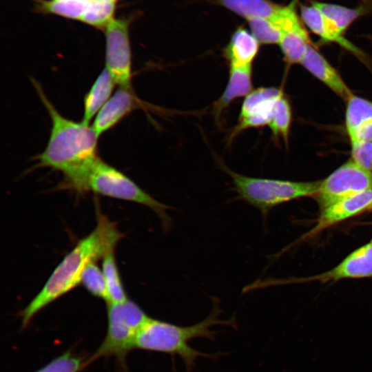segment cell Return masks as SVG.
<instances>
[{
    "mask_svg": "<svg viewBox=\"0 0 372 372\" xmlns=\"http://www.w3.org/2000/svg\"><path fill=\"white\" fill-rule=\"evenodd\" d=\"M122 237L116 224L99 213L93 231L64 257L41 290L21 311V327H26L39 311L79 285L86 266L114 250Z\"/></svg>",
    "mask_w": 372,
    "mask_h": 372,
    "instance_id": "1",
    "label": "cell"
},
{
    "mask_svg": "<svg viewBox=\"0 0 372 372\" xmlns=\"http://www.w3.org/2000/svg\"><path fill=\"white\" fill-rule=\"evenodd\" d=\"M33 85L52 120L46 147L35 159L38 167H50L68 178L98 157L99 136L92 126L69 120L59 114L35 80Z\"/></svg>",
    "mask_w": 372,
    "mask_h": 372,
    "instance_id": "2",
    "label": "cell"
},
{
    "mask_svg": "<svg viewBox=\"0 0 372 372\" xmlns=\"http://www.w3.org/2000/svg\"><path fill=\"white\" fill-rule=\"evenodd\" d=\"M220 313L219 303L214 298L209 315L190 326H179L151 318L138 331L134 348L178 356L189 372L198 358L212 357L192 347L190 342L192 340L200 338L214 340L217 332L212 327L216 325L236 327V321L233 319H219Z\"/></svg>",
    "mask_w": 372,
    "mask_h": 372,
    "instance_id": "3",
    "label": "cell"
},
{
    "mask_svg": "<svg viewBox=\"0 0 372 372\" xmlns=\"http://www.w3.org/2000/svg\"><path fill=\"white\" fill-rule=\"evenodd\" d=\"M63 185L77 192H92L111 198L134 202L153 210L161 222L165 233L173 220L167 213L174 209L141 189L130 178L102 161L99 156L74 176L65 178Z\"/></svg>",
    "mask_w": 372,
    "mask_h": 372,
    "instance_id": "4",
    "label": "cell"
},
{
    "mask_svg": "<svg viewBox=\"0 0 372 372\" xmlns=\"http://www.w3.org/2000/svg\"><path fill=\"white\" fill-rule=\"evenodd\" d=\"M220 167L231 178L238 198L256 208L266 218L274 207L303 196H313L321 180L297 182L251 177L230 169L223 163Z\"/></svg>",
    "mask_w": 372,
    "mask_h": 372,
    "instance_id": "5",
    "label": "cell"
},
{
    "mask_svg": "<svg viewBox=\"0 0 372 372\" xmlns=\"http://www.w3.org/2000/svg\"><path fill=\"white\" fill-rule=\"evenodd\" d=\"M134 302L127 300L119 304H107V330L105 338L85 366L102 357H114L121 364L134 349L138 331L150 319Z\"/></svg>",
    "mask_w": 372,
    "mask_h": 372,
    "instance_id": "6",
    "label": "cell"
},
{
    "mask_svg": "<svg viewBox=\"0 0 372 372\" xmlns=\"http://www.w3.org/2000/svg\"><path fill=\"white\" fill-rule=\"evenodd\" d=\"M370 189H372V172L351 161L321 180L313 196L322 210L335 203Z\"/></svg>",
    "mask_w": 372,
    "mask_h": 372,
    "instance_id": "7",
    "label": "cell"
},
{
    "mask_svg": "<svg viewBox=\"0 0 372 372\" xmlns=\"http://www.w3.org/2000/svg\"><path fill=\"white\" fill-rule=\"evenodd\" d=\"M130 20L113 19L105 28V68L116 84L132 87Z\"/></svg>",
    "mask_w": 372,
    "mask_h": 372,
    "instance_id": "8",
    "label": "cell"
},
{
    "mask_svg": "<svg viewBox=\"0 0 372 372\" xmlns=\"http://www.w3.org/2000/svg\"><path fill=\"white\" fill-rule=\"evenodd\" d=\"M282 96L281 90L273 87L252 90L244 99L237 125L230 134L229 141L245 130L268 125L276 103Z\"/></svg>",
    "mask_w": 372,
    "mask_h": 372,
    "instance_id": "9",
    "label": "cell"
},
{
    "mask_svg": "<svg viewBox=\"0 0 372 372\" xmlns=\"http://www.w3.org/2000/svg\"><path fill=\"white\" fill-rule=\"evenodd\" d=\"M141 105L132 87L119 86L98 112L92 127L99 137Z\"/></svg>",
    "mask_w": 372,
    "mask_h": 372,
    "instance_id": "10",
    "label": "cell"
},
{
    "mask_svg": "<svg viewBox=\"0 0 372 372\" xmlns=\"http://www.w3.org/2000/svg\"><path fill=\"white\" fill-rule=\"evenodd\" d=\"M372 276V240L347 256L331 270L308 278V280L337 281L344 278Z\"/></svg>",
    "mask_w": 372,
    "mask_h": 372,
    "instance_id": "11",
    "label": "cell"
},
{
    "mask_svg": "<svg viewBox=\"0 0 372 372\" xmlns=\"http://www.w3.org/2000/svg\"><path fill=\"white\" fill-rule=\"evenodd\" d=\"M371 207L372 189L335 203L321 210L316 225L309 234L314 235L322 229L369 209Z\"/></svg>",
    "mask_w": 372,
    "mask_h": 372,
    "instance_id": "12",
    "label": "cell"
},
{
    "mask_svg": "<svg viewBox=\"0 0 372 372\" xmlns=\"http://www.w3.org/2000/svg\"><path fill=\"white\" fill-rule=\"evenodd\" d=\"M259 50L260 43L251 31L239 26L225 47L223 55L229 67H252Z\"/></svg>",
    "mask_w": 372,
    "mask_h": 372,
    "instance_id": "13",
    "label": "cell"
},
{
    "mask_svg": "<svg viewBox=\"0 0 372 372\" xmlns=\"http://www.w3.org/2000/svg\"><path fill=\"white\" fill-rule=\"evenodd\" d=\"M300 63L344 100L353 95L336 70L311 44Z\"/></svg>",
    "mask_w": 372,
    "mask_h": 372,
    "instance_id": "14",
    "label": "cell"
},
{
    "mask_svg": "<svg viewBox=\"0 0 372 372\" xmlns=\"http://www.w3.org/2000/svg\"><path fill=\"white\" fill-rule=\"evenodd\" d=\"M300 18L309 29L326 41L335 42L358 56L362 52L344 38L337 27L314 6H301Z\"/></svg>",
    "mask_w": 372,
    "mask_h": 372,
    "instance_id": "15",
    "label": "cell"
},
{
    "mask_svg": "<svg viewBox=\"0 0 372 372\" xmlns=\"http://www.w3.org/2000/svg\"><path fill=\"white\" fill-rule=\"evenodd\" d=\"M252 86V67H229L225 89L212 108L216 121H220L223 112L234 100L248 95Z\"/></svg>",
    "mask_w": 372,
    "mask_h": 372,
    "instance_id": "16",
    "label": "cell"
},
{
    "mask_svg": "<svg viewBox=\"0 0 372 372\" xmlns=\"http://www.w3.org/2000/svg\"><path fill=\"white\" fill-rule=\"evenodd\" d=\"M115 85L114 79L105 68L84 99L83 123L89 125L94 116L98 114L111 97Z\"/></svg>",
    "mask_w": 372,
    "mask_h": 372,
    "instance_id": "17",
    "label": "cell"
},
{
    "mask_svg": "<svg viewBox=\"0 0 372 372\" xmlns=\"http://www.w3.org/2000/svg\"><path fill=\"white\" fill-rule=\"evenodd\" d=\"M278 44L288 63H300L311 44L308 33L300 19L284 30Z\"/></svg>",
    "mask_w": 372,
    "mask_h": 372,
    "instance_id": "18",
    "label": "cell"
},
{
    "mask_svg": "<svg viewBox=\"0 0 372 372\" xmlns=\"http://www.w3.org/2000/svg\"><path fill=\"white\" fill-rule=\"evenodd\" d=\"M217 2L247 21L258 18L271 19L282 6L269 0H217Z\"/></svg>",
    "mask_w": 372,
    "mask_h": 372,
    "instance_id": "19",
    "label": "cell"
},
{
    "mask_svg": "<svg viewBox=\"0 0 372 372\" xmlns=\"http://www.w3.org/2000/svg\"><path fill=\"white\" fill-rule=\"evenodd\" d=\"M311 5L332 22L342 34L356 19L368 13L369 10V6L366 5L354 8L318 1H312Z\"/></svg>",
    "mask_w": 372,
    "mask_h": 372,
    "instance_id": "20",
    "label": "cell"
},
{
    "mask_svg": "<svg viewBox=\"0 0 372 372\" xmlns=\"http://www.w3.org/2000/svg\"><path fill=\"white\" fill-rule=\"evenodd\" d=\"M102 271L108 291L107 304H119L128 300L116 265L114 250L110 251L103 257Z\"/></svg>",
    "mask_w": 372,
    "mask_h": 372,
    "instance_id": "21",
    "label": "cell"
},
{
    "mask_svg": "<svg viewBox=\"0 0 372 372\" xmlns=\"http://www.w3.org/2000/svg\"><path fill=\"white\" fill-rule=\"evenodd\" d=\"M91 0H39V8L44 12L80 20Z\"/></svg>",
    "mask_w": 372,
    "mask_h": 372,
    "instance_id": "22",
    "label": "cell"
},
{
    "mask_svg": "<svg viewBox=\"0 0 372 372\" xmlns=\"http://www.w3.org/2000/svg\"><path fill=\"white\" fill-rule=\"evenodd\" d=\"M115 3L91 0L80 21L101 30H105L114 19Z\"/></svg>",
    "mask_w": 372,
    "mask_h": 372,
    "instance_id": "23",
    "label": "cell"
},
{
    "mask_svg": "<svg viewBox=\"0 0 372 372\" xmlns=\"http://www.w3.org/2000/svg\"><path fill=\"white\" fill-rule=\"evenodd\" d=\"M372 118V102L353 94L347 100V130L350 136L364 122Z\"/></svg>",
    "mask_w": 372,
    "mask_h": 372,
    "instance_id": "24",
    "label": "cell"
},
{
    "mask_svg": "<svg viewBox=\"0 0 372 372\" xmlns=\"http://www.w3.org/2000/svg\"><path fill=\"white\" fill-rule=\"evenodd\" d=\"M81 283L93 296L108 302V291L102 271L95 262H90L85 268Z\"/></svg>",
    "mask_w": 372,
    "mask_h": 372,
    "instance_id": "25",
    "label": "cell"
},
{
    "mask_svg": "<svg viewBox=\"0 0 372 372\" xmlns=\"http://www.w3.org/2000/svg\"><path fill=\"white\" fill-rule=\"evenodd\" d=\"M291 120V107L282 96L276 102L271 119L268 125L275 136L287 141Z\"/></svg>",
    "mask_w": 372,
    "mask_h": 372,
    "instance_id": "26",
    "label": "cell"
},
{
    "mask_svg": "<svg viewBox=\"0 0 372 372\" xmlns=\"http://www.w3.org/2000/svg\"><path fill=\"white\" fill-rule=\"evenodd\" d=\"M247 21L251 32L260 43H279L282 31L274 21L262 18L254 19Z\"/></svg>",
    "mask_w": 372,
    "mask_h": 372,
    "instance_id": "27",
    "label": "cell"
},
{
    "mask_svg": "<svg viewBox=\"0 0 372 372\" xmlns=\"http://www.w3.org/2000/svg\"><path fill=\"white\" fill-rule=\"evenodd\" d=\"M86 361L71 351H65L34 372H80Z\"/></svg>",
    "mask_w": 372,
    "mask_h": 372,
    "instance_id": "28",
    "label": "cell"
},
{
    "mask_svg": "<svg viewBox=\"0 0 372 372\" xmlns=\"http://www.w3.org/2000/svg\"><path fill=\"white\" fill-rule=\"evenodd\" d=\"M353 161L372 172V142L351 141Z\"/></svg>",
    "mask_w": 372,
    "mask_h": 372,
    "instance_id": "29",
    "label": "cell"
},
{
    "mask_svg": "<svg viewBox=\"0 0 372 372\" xmlns=\"http://www.w3.org/2000/svg\"><path fill=\"white\" fill-rule=\"evenodd\" d=\"M349 137L351 141L372 142V118L359 125Z\"/></svg>",
    "mask_w": 372,
    "mask_h": 372,
    "instance_id": "30",
    "label": "cell"
},
{
    "mask_svg": "<svg viewBox=\"0 0 372 372\" xmlns=\"http://www.w3.org/2000/svg\"><path fill=\"white\" fill-rule=\"evenodd\" d=\"M361 1H363V3H364L365 4L369 5V6H370L372 3L371 0H361Z\"/></svg>",
    "mask_w": 372,
    "mask_h": 372,
    "instance_id": "31",
    "label": "cell"
},
{
    "mask_svg": "<svg viewBox=\"0 0 372 372\" xmlns=\"http://www.w3.org/2000/svg\"><path fill=\"white\" fill-rule=\"evenodd\" d=\"M99 1L115 3L118 0H99Z\"/></svg>",
    "mask_w": 372,
    "mask_h": 372,
    "instance_id": "32",
    "label": "cell"
}]
</instances>
